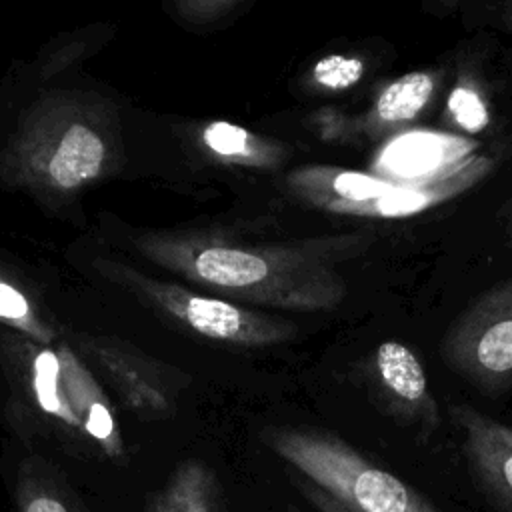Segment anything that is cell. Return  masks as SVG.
Masks as SVG:
<instances>
[{
    "label": "cell",
    "instance_id": "cell-11",
    "mask_svg": "<svg viewBox=\"0 0 512 512\" xmlns=\"http://www.w3.org/2000/svg\"><path fill=\"white\" fill-rule=\"evenodd\" d=\"M184 316L198 332L214 338H232L242 326V316L234 306L212 298H188Z\"/></svg>",
    "mask_w": 512,
    "mask_h": 512
},
{
    "label": "cell",
    "instance_id": "cell-4",
    "mask_svg": "<svg viewBox=\"0 0 512 512\" xmlns=\"http://www.w3.org/2000/svg\"><path fill=\"white\" fill-rule=\"evenodd\" d=\"M374 370L388 414L406 426H416L426 436L432 434L440 424V412L414 350L402 342L386 340L376 348Z\"/></svg>",
    "mask_w": 512,
    "mask_h": 512
},
{
    "label": "cell",
    "instance_id": "cell-19",
    "mask_svg": "<svg viewBox=\"0 0 512 512\" xmlns=\"http://www.w3.org/2000/svg\"><path fill=\"white\" fill-rule=\"evenodd\" d=\"M508 244H510V248H512V224H510V234H508Z\"/></svg>",
    "mask_w": 512,
    "mask_h": 512
},
{
    "label": "cell",
    "instance_id": "cell-2",
    "mask_svg": "<svg viewBox=\"0 0 512 512\" xmlns=\"http://www.w3.org/2000/svg\"><path fill=\"white\" fill-rule=\"evenodd\" d=\"M440 356L452 372L484 392L512 386V278L486 290L454 318Z\"/></svg>",
    "mask_w": 512,
    "mask_h": 512
},
{
    "label": "cell",
    "instance_id": "cell-14",
    "mask_svg": "<svg viewBox=\"0 0 512 512\" xmlns=\"http://www.w3.org/2000/svg\"><path fill=\"white\" fill-rule=\"evenodd\" d=\"M204 142L218 154H238L246 150L248 136L242 128L226 124V122H216L204 130Z\"/></svg>",
    "mask_w": 512,
    "mask_h": 512
},
{
    "label": "cell",
    "instance_id": "cell-15",
    "mask_svg": "<svg viewBox=\"0 0 512 512\" xmlns=\"http://www.w3.org/2000/svg\"><path fill=\"white\" fill-rule=\"evenodd\" d=\"M20 512H70L66 502L42 484H26L18 496Z\"/></svg>",
    "mask_w": 512,
    "mask_h": 512
},
{
    "label": "cell",
    "instance_id": "cell-5",
    "mask_svg": "<svg viewBox=\"0 0 512 512\" xmlns=\"http://www.w3.org/2000/svg\"><path fill=\"white\" fill-rule=\"evenodd\" d=\"M440 84L438 70H414L380 86L372 106L342 130L356 140L382 142L410 128L430 104Z\"/></svg>",
    "mask_w": 512,
    "mask_h": 512
},
{
    "label": "cell",
    "instance_id": "cell-13",
    "mask_svg": "<svg viewBox=\"0 0 512 512\" xmlns=\"http://www.w3.org/2000/svg\"><path fill=\"white\" fill-rule=\"evenodd\" d=\"M56 380H58V360L52 352H42L36 358V392L42 408L48 412H56L60 406L58 394H56Z\"/></svg>",
    "mask_w": 512,
    "mask_h": 512
},
{
    "label": "cell",
    "instance_id": "cell-9",
    "mask_svg": "<svg viewBox=\"0 0 512 512\" xmlns=\"http://www.w3.org/2000/svg\"><path fill=\"white\" fill-rule=\"evenodd\" d=\"M324 178L328 180L326 190L330 192L326 206L340 214H348L354 206L382 198L400 184L382 176L354 170H330Z\"/></svg>",
    "mask_w": 512,
    "mask_h": 512
},
{
    "label": "cell",
    "instance_id": "cell-10",
    "mask_svg": "<svg viewBox=\"0 0 512 512\" xmlns=\"http://www.w3.org/2000/svg\"><path fill=\"white\" fill-rule=\"evenodd\" d=\"M446 112L452 124L464 132H480L490 122L486 96L480 92L478 82L468 74L458 76V82L448 96Z\"/></svg>",
    "mask_w": 512,
    "mask_h": 512
},
{
    "label": "cell",
    "instance_id": "cell-1",
    "mask_svg": "<svg viewBox=\"0 0 512 512\" xmlns=\"http://www.w3.org/2000/svg\"><path fill=\"white\" fill-rule=\"evenodd\" d=\"M276 452L352 512H438L414 486L380 468L336 436L286 430Z\"/></svg>",
    "mask_w": 512,
    "mask_h": 512
},
{
    "label": "cell",
    "instance_id": "cell-17",
    "mask_svg": "<svg viewBox=\"0 0 512 512\" xmlns=\"http://www.w3.org/2000/svg\"><path fill=\"white\" fill-rule=\"evenodd\" d=\"M28 314V302L12 286L0 282V316L24 318Z\"/></svg>",
    "mask_w": 512,
    "mask_h": 512
},
{
    "label": "cell",
    "instance_id": "cell-18",
    "mask_svg": "<svg viewBox=\"0 0 512 512\" xmlns=\"http://www.w3.org/2000/svg\"><path fill=\"white\" fill-rule=\"evenodd\" d=\"M88 430L96 436V438H106L112 432V418L108 414V410L100 404H94L90 408L88 414Z\"/></svg>",
    "mask_w": 512,
    "mask_h": 512
},
{
    "label": "cell",
    "instance_id": "cell-8",
    "mask_svg": "<svg viewBox=\"0 0 512 512\" xmlns=\"http://www.w3.org/2000/svg\"><path fill=\"white\" fill-rule=\"evenodd\" d=\"M196 272L218 286H250L268 276V264L250 252L234 248H206L194 260Z\"/></svg>",
    "mask_w": 512,
    "mask_h": 512
},
{
    "label": "cell",
    "instance_id": "cell-6",
    "mask_svg": "<svg viewBox=\"0 0 512 512\" xmlns=\"http://www.w3.org/2000/svg\"><path fill=\"white\" fill-rule=\"evenodd\" d=\"M146 512H220L216 480L202 464H182L150 498Z\"/></svg>",
    "mask_w": 512,
    "mask_h": 512
},
{
    "label": "cell",
    "instance_id": "cell-16",
    "mask_svg": "<svg viewBox=\"0 0 512 512\" xmlns=\"http://www.w3.org/2000/svg\"><path fill=\"white\" fill-rule=\"evenodd\" d=\"M300 490L304 494V498L318 510V512H352L350 508H346L342 502H338L334 496H330L328 492H324L320 486L312 484L310 480L300 484Z\"/></svg>",
    "mask_w": 512,
    "mask_h": 512
},
{
    "label": "cell",
    "instance_id": "cell-3",
    "mask_svg": "<svg viewBox=\"0 0 512 512\" xmlns=\"http://www.w3.org/2000/svg\"><path fill=\"white\" fill-rule=\"evenodd\" d=\"M450 416L480 490L500 512H512V428L466 404H454Z\"/></svg>",
    "mask_w": 512,
    "mask_h": 512
},
{
    "label": "cell",
    "instance_id": "cell-7",
    "mask_svg": "<svg viewBox=\"0 0 512 512\" xmlns=\"http://www.w3.org/2000/svg\"><path fill=\"white\" fill-rule=\"evenodd\" d=\"M104 160V142L84 124H72L48 164L52 180L60 188H74L94 178Z\"/></svg>",
    "mask_w": 512,
    "mask_h": 512
},
{
    "label": "cell",
    "instance_id": "cell-12",
    "mask_svg": "<svg viewBox=\"0 0 512 512\" xmlns=\"http://www.w3.org/2000/svg\"><path fill=\"white\" fill-rule=\"evenodd\" d=\"M364 60L356 56H340L332 54L316 62L312 70L314 82L328 90H346L354 84H358L364 76Z\"/></svg>",
    "mask_w": 512,
    "mask_h": 512
}]
</instances>
